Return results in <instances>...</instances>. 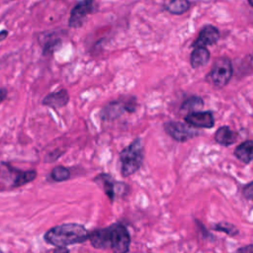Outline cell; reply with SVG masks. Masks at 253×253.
Wrapping results in <instances>:
<instances>
[{"instance_id": "cb8c5ba5", "label": "cell", "mask_w": 253, "mask_h": 253, "mask_svg": "<svg viewBox=\"0 0 253 253\" xmlns=\"http://www.w3.org/2000/svg\"><path fill=\"white\" fill-rule=\"evenodd\" d=\"M248 3H249V5H250V6H252V5H253V3H252V0H248Z\"/></svg>"}, {"instance_id": "30bf717a", "label": "cell", "mask_w": 253, "mask_h": 253, "mask_svg": "<svg viewBox=\"0 0 253 253\" xmlns=\"http://www.w3.org/2000/svg\"><path fill=\"white\" fill-rule=\"evenodd\" d=\"M220 38L219 31L216 27L212 25L205 26L199 33V36L192 43L193 47L196 46H209L216 43Z\"/></svg>"}, {"instance_id": "ac0fdd59", "label": "cell", "mask_w": 253, "mask_h": 253, "mask_svg": "<svg viewBox=\"0 0 253 253\" xmlns=\"http://www.w3.org/2000/svg\"><path fill=\"white\" fill-rule=\"evenodd\" d=\"M50 177L53 181L55 182H63L66 180H69L71 177L70 170L62 165L55 166L51 172H50Z\"/></svg>"}, {"instance_id": "6da1fadb", "label": "cell", "mask_w": 253, "mask_h": 253, "mask_svg": "<svg viewBox=\"0 0 253 253\" xmlns=\"http://www.w3.org/2000/svg\"><path fill=\"white\" fill-rule=\"evenodd\" d=\"M89 232L80 223H62L48 229L44 234V240L55 247H67L83 243L88 239Z\"/></svg>"}, {"instance_id": "ba28073f", "label": "cell", "mask_w": 253, "mask_h": 253, "mask_svg": "<svg viewBox=\"0 0 253 253\" xmlns=\"http://www.w3.org/2000/svg\"><path fill=\"white\" fill-rule=\"evenodd\" d=\"M95 9V1L94 0H81L79 1L71 10L68 26L70 28H80L85 20L86 17L93 13Z\"/></svg>"}, {"instance_id": "5b68a950", "label": "cell", "mask_w": 253, "mask_h": 253, "mask_svg": "<svg viewBox=\"0 0 253 253\" xmlns=\"http://www.w3.org/2000/svg\"><path fill=\"white\" fill-rule=\"evenodd\" d=\"M135 97H123L110 102L103 110V117L106 120H114L122 116L125 112H133L135 110Z\"/></svg>"}, {"instance_id": "8992f818", "label": "cell", "mask_w": 253, "mask_h": 253, "mask_svg": "<svg viewBox=\"0 0 253 253\" xmlns=\"http://www.w3.org/2000/svg\"><path fill=\"white\" fill-rule=\"evenodd\" d=\"M164 130L173 139L179 142H185L197 135L199 132L188 124H184L177 121H168L164 124Z\"/></svg>"}, {"instance_id": "52a82bcc", "label": "cell", "mask_w": 253, "mask_h": 253, "mask_svg": "<svg viewBox=\"0 0 253 253\" xmlns=\"http://www.w3.org/2000/svg\"><path fill=\"white\" fill-rule=\"evenodd\" d=\"M94 181L103 189L104 193L113 202L117 196L126 194L127 186L124 183L117 182L111 175L107 173H100L94 178Z\"/></svg>"}, {"instance_id": "2e32d148", "label": "cell", "mask_w": 253, "mask_h": 253, "mask_svg": "<svg viewBox=\"0 0 253 253\" xmlns=\"http://www.w3.org/2000/svg\"><path fill=\"white\" fill-rule=\"evenodd\" d=\"M204 107V101L200 96H191L187 98L181 105V111H187V112H196L200 111Z\"/></svg>"}, {"instance_id": "7c38bea8", "label": "cell", "mask_w": 253, "mask_h": 253, "mask_svg": "<svg viewBox=\"0 0 253 253\" xmlns=\"http://www.w3.org/2000/svg\"><path fill=\"white\" fill-rule=\"evenodd\" d=\"M238 138V133L232 130L228 126H223L217 128L214 133V140L222 145V146H229L236 142Z\"/></svg>"}, {"instance_id": "3957f363", "label": "cell", "mask_w": 253, "mask_h": 253, "mask_svg": "<svg viewBox=\"0 0 253 253\" xmlns=\"http://www.w3.org/2000/svg\"><path fill=\"white\" fill-rule=\"evenodd\" d=\"M107 233L109 249L116 253H124L129 250L130 235L123 223L116 222L108 226Z\"/></svg>"}, {"instance_id": "e0dca14e", "label": "cell", "mask_w": 253, "mask_h": 253, "mask_svg": "<svg viewBox=\"0 0 253 253\" xmlns=\"http://www.w3.org/2000/svg\"><path fill=\"white\" fill-rule=\"evenodd\" d=\"M37 178V171L36 170H28V171H19L16 175V178L13 182V188L22 187Z\"/></svg>"}, {"instance_id": "7402d4cb", "label": "cell", "mask_w": 253, "mask_h": 253, "mask_svg": "<svg viewBox=\"0 0 253 253\" xmlns=\"http://www.w3.org/2000/svg\"><path fill=\"white\" fill-rule=\"evenodd\" d=\"M237 251H238V252L245 251V252H249V253H251V252L253 251V246H252V244H249V245H247L246 247H241V248L237 249Z\"/></svg>"}, {"instance_id": "9a60e30c", "label": "cell", "mask_w": 253, "mask_h": 253, "mask_svg": "<svg viewBox=\"0 0 253 253\" xmlns=\"http://www.w3.org/2000/svg\"><path fill=\"white\" fill-rule=\"evenodd\" d=\"M163 7L170 14L181 15L190 9L191 3L189 0H164Z\"/></svg>"}, {"instance_id": "44dd1931", "label": "cell", "mask_w": 253, "mask_h": 253, "mask_svg": "<svg viewBox=\"0 0 253 253\" xmlns=\"http://www.w3.org/2000/svg\"><path fill=\"white\" fill-rule=\"evenodd\" d=\"M7 89L6 88H0V103H2L6 97H7Z\"/></svg>"}, {"instance_id": "9c48e42d", "label": "cell", "mask_w": 253, "mask_h": 253, "mask_svg": "<svg viewBox=\"0 0 253 253\" xmlns=\"http://www.w3.org/2000/svg\"><path fill=\"white\" fill-rule=\"evenodd\" d=\"M184 120L189 126L197 128H211L214 126L213 114L211 111L190 112Z\"/></svg>"}, {"instance_id": "5bb4252c", "label": "cell", "mask_w": 253, "mask_h": 253, "mask_svg": "<svg viewBox=\"0 0 253 253\" xmlns=\"http://www.w3.org/2000/svg\"><path fill=\"white\" fill-rule=\"evenodd\" d=\"M253 141L251 139L241 142L233 151L234 156L244 164H249L252 161Z\"/></svg>"}, {"instance_id": "d6986e66", "label": "cell", "mask_w": 253, "mask_h": 253, "mask_svg": "<svg viewBox=\"0 0 253 253\" xmlns=\"http://www.w3.org/2000/svg\"><path fill=\"white\" fill-rule=\"evenodd\" d=\"M212 229L215 231H222L225 234L230 235V236H236L239 233V230L235 225H233L229 222H226V221H220V222L213 224Z\"/></svg>"}, {"instance_id": "8fae6325", "label": "cell", "mask_w": 253, "mask_h": 253, "mask_svg": "<svg viewBox=\"0 0 253 253\" xmlns=\"http://www.w3.org/2000/svg\"><path fill=\"white\" fill-rule=\"evenodd\" d=\"M68 101H69L68 92L65 89H60L59 91L52 92L46 95L42 100V104L44 106L57 110L66 106Z\"/></svg>"}, {"instance_id": "4fadbf2b", "label": "cell", "mask_w": 253, "mask_h": 253, "mask_svg": "<svg viewBox=\"0 0 253 253\" xmlns=\"http://www.w3.org/2000/svg\"><path fill=\"white\" fill-rule=\"evenodd\" d=\"M211 58L209 49L205 46H196L190 55V64L193 68H199L206 65Z\"/></svg>"}, {"instance_id": "603a6c76", "label": "cell", "mask_w": 253, "mask_h": 253, "mask_svg": "<svg viewBox=\"0 0 253 253\" xmlns=\"http://www.w3.org/2000/svg\"><path fill=\"white\" fill-rule=\"evenodd\" d=\"M7 36H8V31H6V30L1 31V32H0V42L3 41L4 39H6Z\"/></svg>"}, {"instance_id": "7a4b0ae2", "label": "cell", "mask_w": 253, "mask_h": 253, "mask_svg": "<svg viewBox=\"0 0 253 253\" xmlns=\"http://www.w3.org/2000/svg\"><path fill=\"white\" fill-rule=\"evenodd\" d=\"M144 156L142 139L137 137L120 152L121 173L123 177L134 174L141 166Z\"/></svg>"}, {"instance_id": "ffe728a7", "label": "cell", "mask_w": 253, "mask_h": 253, "mask_svg": "<svg viewBox=\"0 0 253 253\" xmlns=\"http://www.w3.org/2000/svg\"><path fill=\"white\" fill-rule=\"evenodd\" d=\"M242 195L245 199L247 200H251L253 198V182H249L248 184H246L244 187H243V190H242Z\"/></svg>"}, {"instance_id": "277c9868", "label": "cell", "mask_w": 253, "mask_h": 253, "mask_svg": "<svg viewBox=\"0 0 253 253\" xmlns=\"http://www.w3.org/2000/svg\"><path fill=\"white\" fill-rule=\"evenodd\" d=\"M233 74V67L230 59L226 56L218 57L210 73L211 81L216 88H222L228 84Z\"/></svg>"}]
</instances>
